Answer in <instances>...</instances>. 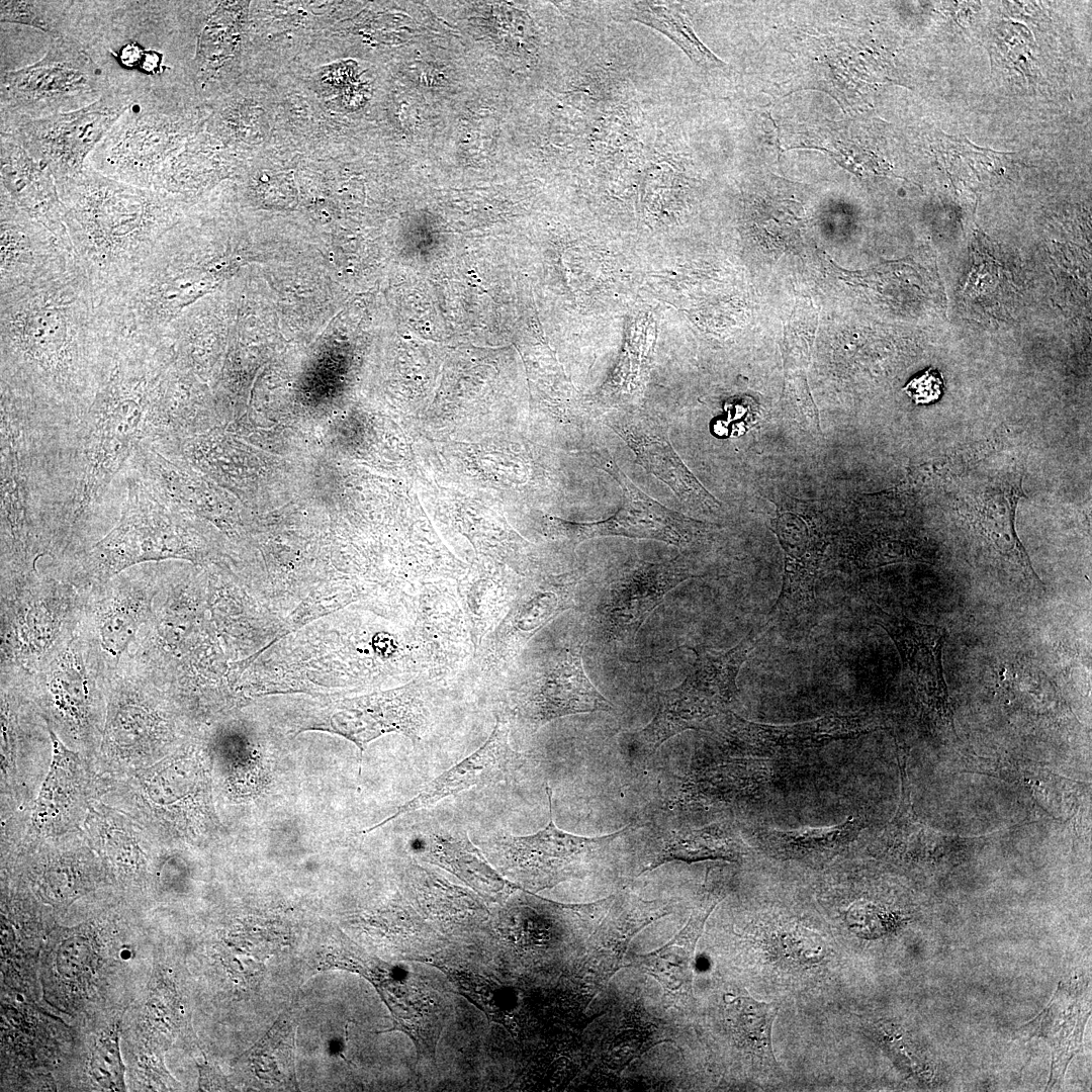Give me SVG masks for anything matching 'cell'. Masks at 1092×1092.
<instances>
[{
	"label": "cell",
	"instance_id": "d6986e66",
	"mask_svg": "<svg viewBox=\"0 0 1092 1092\" xmlns=\"http://www.w3.org/2000/svg\"><path fill=\"white\" fill-rule=\"evenodd\" d=\"M723 714L721 733L726 741L757 755L798 753L856 736L867 729L859 717L839 713L785 725L751 722L728 710Z\"/></svg>",
	"mask_w": 1092,
	"mask_h": 1092
},
{
	"label": "cell",
	"instance_id": "cb8c5ba5",
	"mask_svg": "<svg viewBox=\"0 0 1092 1092\" xmlns=\"http://www.w3.org/2000/svg\"><path fill=\"white\" fill-rule=\"evenodd\" d=\"M79 637L72 639L41 669L44 698L56 717L70 729L92 726L97 703L96 660Z\"/></svg>",
	"mask_w": 1092,
	"mask_h": 1092
},
{
	"label": "cell",
	"instance_id": "603a6c76",
	"mask_svg": "<svg viewBox=\"0 0 1092 1092\" xmlns=\"http://www.w3.org/2000/svg\"><path fill=\"white\" fill-rule=\"evenodd\" d=\"M510 722L503 715L496 716L493 730L487 740L472 754L442 772L430 782L417 796L397 808L395 813L369 832L394 820L400 815L436 804L449 796L473 787L495 784L516 766L517 753L510 745Z\"/></svg>",
	"mask_w": 1092,
	"mask_h": 1092
},
{
	"label": "cell",
	"instance_id": "7402d4cb",
	"mask_svg": "<svg viewBox=\"0 0 1092 1092\" xmlns=\"http://www.w3.org/2000/svg\"><path fill=\"white\" fill-rule=\"evenodd\" d=\"M1022 497H1025L1022 476L1005 473L972 492L968 498V518L993 550L1026 579L1042 584L1015 528L1016 508Z\"/></svg>",
	"mask_w": 1092,
	"mask_h": 1092
},
{
	"label": "cell",
	"instance_id": "4fadbf2b",
	"mask_svg": "<svg viewBox=\"0 0 1092 1092\" xmlns=\"http://www.w3.org/2000/svg\"><path fill=\"white\" fill-rule=\"evenodd\" d=\"M546 791L549 820L545 827L528 836L497 837L490 853L500 875L516 886L534 891L553 887L576 875L625 831L587 838L560 830L553 822L551 789L547 787Z\"/></svg>",
	"mask_w": 1092,
	"mask_h": 1092
},
{
	"label": "cell",
	"instance_id": "52a82bcc",
	"mask_svg": "<svg viewBox=\"0 0 1092 1092\" xmlns=\"http://www.w3.org/2000/svg\"><path fill=\"white\" fill-rule=\"evenodd\" d=\"M168 99L169 89L136 97L91 153L86 167L114 180L161 190L177 142Z\"/></svg>",
	"mask_w": 1092,
	"mask_h": 1092
},
{
	"label": "cell",
	"instance_id": "2e32d148",
	"mask_svg": "<svg viewBox=\"0 0 1092 1092\" xmlns=\"http://www.w3.org/2000/svg\"><path fill=\"white\" fill-rule=\"evenodd\" d=\"M440 682L420 673L404 686L351 701L341 716V733L360 748L372 739L399 732L420 741L431 725V701Z\"/></svg>",
	"mask_w": 1092,
	"mask_h": 1092
},
{
	"label": "cell",
	"instance_id": "5bb4252c",
	"mask_svg": "<svg viewBox=\"0 0 1092 1092\" xmlns=\"http://www.w3.org/2000/svg\"><path fill=\"white\" fill-rule=\"evenodd\" d=\"M694 576L681 555L662 562L636 559L622 565L606 585L598 606V626L605 639L633 641L664 597Z\"/></svg>",
	"mask_w": 1092,
	"mask_h": 1092
},
{
	"label": "cell",
	"instance_id": "8992f818",
	"mask_svg": "<svg viewBox=\"0 0 1092 1092\" xmlns=\"http://www.w3.org/2000/svg\"><path fill=\"white\" fill-rule=\"evenodd\" d=\"M109 88L102 71L76 39H54L31 65L1 74V118L36 119L97 101Z\"/></svg>",
	"mask_w": 1092,
	"mask_h": 1092
},
{
	"label": "cell",
	"instance_id": "1f68e13d",
	"mask_svg": "<svg viewBox=\"0 0 1092 1092\" xmlns=\"http://www.w3.org/2000/svg\"><path fill=\"white\" fill-rule=\"evenodd\" d=\"M522 581L498 574L472 573L459 580L456 593L463 611L473 654L510 609Z\"/></svg>",
	"mask_w": 1092,
	"mask_h": 1092
},
{
	"label": "cell",
	"instance_id": "e0dca14e",
	"mask_svg": "<svg viewBox=\"0 0 1092 1092\" xmlns=\"http://www.w3.org/2000/svg\"><path fill=\"white\" fill-rule=\"evenodd\" d=\"M0 293L32 283L68 266L69 245L0 192Z\"/></svg>",
	"mask_w": 1092,
	"mask_h": 1092
},
{
	"label": "cell",
	"instance_id": "ab89813d",
	"mask_svg": "<svg viewBox=\"0 0 1092 1092\" xmlns=\"http://www.w3.org/2000/svg\"><path fill=\"white\" fill-rule=\"evenodd\" d=\"M118 1034L115 1027L97 1040L89 1065L92 1078L101 1087L112 1091H123L125 1087Z\"/></svg>",
	"mask_w": 1092,
	"mask_h": 1092
},
{
	"label": "cell",
	"instance_id": "ac0fdd59",
	"mask_svg": "<svg viewBox=\"0 0 1092 1092\" xmlns=\"http://www.w3.org/2000/svg\"><path fill=\"white\" fill-rule=\"evenodd\" d=\"M603 422L628 444L636 462L665 483L681 502L709 510L720 507L719 500L673 449L662 418L639 410H618L605 416Z\"/></svg>",
	"mask_w": 1092,
	"mask_h": 1092
},
{
	"label": "cell",
	"instance_id": "30bf717a",
	"mask_svg": "<svg viewBox=\"0 0 1092 1092\" xmlns=\"http://www.w3.org/2000/svg\"><path fill=\"white\" fill-rule=\"evenodd\" d=\"M2 654L26 667L42 668L72 639L76 597L70 586L32 575L5 578Z\"/></svg>",
	"mask_w": 1092,
	"mask_h": 1092
},
{
	"label": "cell",
	"instance_id": "8fae6325",
	"mask_svg": "<svg viewBox=\"0 0 1092 1092\" xmlns=\"http://www.w3.org/2000/svg\"><path fill=\"white\" fill-rule=\"evenodd\" d=\"M581 577L580 572L572 571L523 580L506 616L483 639L459 676L494 686L539 631L576 606Z\"/></svg>",
	"mask_w": 1092,
	"mask_h": 1092
},
{
	"label": "cell",
	"instance_id": "44dd1931",
	"mask_svg": "<svg viewBox=\"0 0 1092 1092\" xmlns=\"http://www.w3.org/2000/svg\"><path fill=\"white\" fill-rule=\"evenodd\" d=\"M785 553L781 593L768 622L808 615L815 606V580L825 541L811 520L791 512H778L771 526Z\"/></svg>",
	"mask_w": 1092,
	"mask_h": 1092
},
{
	"label": "cell",
	"instance_id": "9c48e42d",
	"mask_svg": "<svg viewBox=\"0 0 1092 1092\" xmlns=\"http://www.w3.org/2000/svg\"><path fill=\"white\" fill-rule=\"evenodd\" d=\"M188 549L165 504L138 477H129L121 517L85 554L82 573L102 585L136 564L188 557Z\"/></svg>",
	"mask_w": 1092,
	"mask_h": 1092
},
{
	"label": "cell",
	"instance_id": "f546056e",
	"mask_svg": "<svg viewBox=\"0 0 1092 1092\" xmlns=\"http://www.w3.org/2000/svg\"><path fill=\"white\" fill-rule=\"evenodd\" d=\"M426 860L443 868L478 893L492 899L508 896L517 886L492 868L465 833H430L421 837Z\"/></svg>",
	"mask_w": 1092,
	"mask_h": 1092
},
{
	"label": "cell",
	"instance_id": "4316f807",
	"mask_svg": "<svg viewBox=\"0 0 1092 1092\" xmlns=\"http://www.w3.org/2000/svg\"><path fill=\"white\" fill-rule=\"evenodd\" d=\"M158 592L151 582L118 577L96 603L94 627L103 653L116 662L135 639L143 624L150 622Z\"/></svg>",
	"mask_w": 1092,
	"mask_h": 1092
},
{
	"label": "cell",
	"instance_id": "ba28073f",
	"mask_svg": "<svg viewBox=\"0 0 1092 1092\" xmlns=\"http://www.w3.org/2000/svg\"><path fill=\"white\" fill-rule=\"evenodd\" d=\"M135 98L109 87L97 101L78 110L36 119L1 118V132L44 165L59 188L84 171L91 153Z\"/></svg>",
	"mask_w": 1092,
	"mask_h": 1092
},
{
	"label": "cell",
	"instance_id": "b9f144b4",
	"mask_svg": "<svg viewBox=\"0 0 1092 1092\" xmlns=\"http://www.w3.org/2000/svg\"><path fill=\"white\" fill-rule=\"evenodd\" d=\"M942 387L943 380L940 373L930 367L921 375L911 379L903 390L917 404H925L937 400L942 393Z\"/></svg>",
	"mask_w": 1092,
	"mask_h": 1092
},
{
	"label": "cell",
	"instance_id": "7a4b0ae2",
	"mask_svg": "<svg viewBox=\"0 0 1092 1092\" xmlns=\"http://www.w3.org/2000/svg\"><path fill=\"white\" fill-rule=\"evenodd\" d=\"M173 365L164 340L116 344L114 360L87 410L73 426L68 492L53 518L57 545L67 548L114 475L151 436L155 405Z\"/></svg>",
	"mask_w": 1092,
	"mask_h": 1092
},
{
	"label": "cell",
	"instance_id": "484cf974",
	"mask_svg": "<svg viewBox=\"0 0 1092 1092\" xmlns=\"http://www.w3.org/2000/svg\"><path fill=\"white\" fill-rule=\"evenodd\" d=\"M872 616L894 642L903 672L912 686L923 697L943 708L947 698L942 667L945 630L889 613L876 604H873Z\"/></svg>",
	"mask_w": 1092,
	"mask_h": 1092
},
{
	"label": "cell",
	"instance_id": "5b68a950",
	"mask_svg": "<svg viewBox=\"0 0 1092 1092\" xmlns=\"http://www.w3.org/2000/svg\"><path fill=\"white\" fill-rule=\"evenodd\" d=\"M580 642L543 651L526 664L514 663L495 685H504L509 718L535 732L574 714L610 711L612 704L585 674Z\"/></svg>",
	"mask_w": 1092,
	"mask_h": 1092
},
{
	"label": "cell",
	"instance_id": "f35d334b",
	"mask_svg": "<svg viewBox=\"0 0 1092 1092\" xmlns=\"http://www.w3.org/2000/svg\"><path fill=\"white\" fill-rule=\"evenodd\" d=\"M85 826L92 844L113 863L128 868L141 863L144 855L136 834L117 813L91 809Z\"/></svg>",
	"mask_w": 1092,
	"mask_h": 1092
},
{
	"label": "cell",
	"instance_id": "d590c367",
	"mask_svg": "<svg viewBox=\"0 0 1092 1092\" xmlns=\"http://www.w3.org/2000/svg\"><path fill=\"white\" fill-rule=\"evenodd\" d=\"M727 1009L734 1033L746 1052L763 1066L777 1067L771 1029L778 1006L748 996H738L729 1002Z\"/></svg>",
	"mask_w": 1092,
	"mask_h": 1092
},
{
	"label": "cell",
	"instance_id": "74e56055",
	"mask_svg": "<svg viewBox=\"0 0 1092 1092\" xmlns=\"http://www.w3.org/2000/svg\"><path fill=\"white\" fill-rule=\"evenodd\" d=\"M80 1L2 0V22L28 25L54 39L71 38L77 25Z\"/></svg>",
	"mask_w": 1092,
	"mask_h": 1092
},
{
	"label": "cell",
	"instance_id": "8d00e7d4",
	"mask_svg": "<svg viewBox=\"0 0 1092 1092\" xmlns=\"http://www.w3.org/2000/svg\"><path fill=\"white\" fill-rule=\"evenodd\" d=\"M742 855V844L734 835L719 825H711L673 834L663 843L651 868L673 859L689 862L704 859L738 860Z\"/></svg>",
	"mask_w": 1092,
	"mask_h": 1092
},
{
	"label": "cell",
	"instance_id": "4dcf8cb0",
	"mask_svg": "<svg viewBox=\"0 0 1092 1092\" xmlns=\"http://www.w3.org/2000/svg\"><path fill=\"white\" fill-rule=\"evenodd\" d=\"M859 829V821L849 817L830 827L787 831L761 828L755 837L760 849L770 856L819 867L841 854Z\"/></svg>",
	"mask_w": 1092,
	"mask_h": 1092
},
{
	"label": "cell",
	"instance_id": "7c38bea8",
	"mask_svg": "<svg viewBox=\"0 0 1092 1092\" xmlns=\"http://www.w3.org/2000/svg\"><path fill=\"white\" fill-rule=\"evenodd\" d=\"M596 466L608 473L623 494L622 507L611 517L593 522H568L550 519L551 533L573 544L609 536L650 539L677 547L703 541L708 534L705 523L666 508L644 493L620 469L608 453L589 452Z\"/></svg>",
	"mask_w": 1092,
	"mask_h": 1092
},
{
	"label": "cell",
	"instance_id": "ffe728a7",
	"mask_svg": "<svg viewBox=\"0 0 1092 1092\" xmlns=\"http://www.w3.org/2000/svg\"><path fill=\"white\" fill-rule=\"evenodd\" d=\"M168 723L159 700L138 680L120 678L107 705L103 748L121 760H136L159 751L166 742Z\"/></svg>",
	"mask_w": 1092,
	"mask_h": 1092
},
{
	"label": "cell",
	"instance_id": "f1b7e54d",
	"mask_svg": "<svg viewBox=\"0 0 1092 1092\" xmlns=\"http://www.w3.org/2000/svg\"><path fill=\"white\" fill-rule=\"evenodd\" d=\"M657 703L652 720L632 734L633 744L641 753L650 754L670 737L699 729L704 721L726 711L725 705L687 676L677 687L660 691Z\"/></svg>",
	"mask_w": 1092,
	"mask_h": 1092
},
{
	"label": "cell",
	"instance_id": "277c9868",
	"mask_svg": "<svg viewBox=\"0 0 1092 1092\" xmlns=\"http://www.w3.org/2000/svg\"><path fill=\"white\" fill-rule=\"evenodd\" d=\"M1 556L5 576L33 574L48 548L38 429L30 411L1 393Z\"/></svg>",
	"mask_w": 1092,
	"mask_h": 1092
},
{
	"label": "cell",
	"instance_id": "d4e9b609",
	"mask_svg": "<svg viewBox=\"0 0 1092 1092\" xmlns=\"http://www.w3.org/2000/svg\"><path fill=\"white\" fill-rule=\"evenodd\" d=\"M0 141L1 191L70 246L63 203L51 171L8 133L1 132Z\"/></svg>",
	"mask_w": 1092,
	"mask_h": 1092
},
{
	"label": "cell",
	"instance_id": "836d02e7",
	"mask_svg": "<svg viewBox=\"0 0 1092 1092\" xmlns=\"http://www.w3.org/2000/svg\"><path fill=\"white\" fill-rule=\"evenodd\" d=\"M718 900L708 899L691 915L685 928L667 944L644 957L642 967L670 992L691 991L696 943Z\"/></svg>",
	"mask_w": 1092,
	"mask_h": 1092
},
{
	"label": "cell",
	"instance_id": "e575fe53",
	"mask_svg": "<svg viewBox=\"0 0 1092 1092\" xmlns=\"http://www.w3.org/2000/svg\"><path fill=\"white\" fill-rule=\"evenodd\" d=\"M770 625L771 623L767 621L759 630L751 631L739 643L727 650H714L703 646L691 647L696 659L687 676L727 707L737 695L736 679L740 667L763 638Z\"/></svg>",
	"mask_w": 1092,
	"mask_h": 1092
},
{
	"label": "cell",
	"instance_id": "3957f363",
	"mask_svg": "<svg viewBox=\"0 0 1092 1092\" xmlns=\"http://www.w3.org/2000/svg\"><path fill=\"white\" fill-rule=\"evenodd\" d=\"M58 191L71 250L98 305L177 223L171 193L114 180L89 167Z\"/></svg>",
	"mask_w": 1092,
	"mask_h": 1092
},
{
	"label": "cell",
	"instance_id": "83f0119b",
	"mask_svg": "<svg viewBox=\"0 0 1092 1092\" xmlns=\"http://www.w3.org/2000/svg\"><path fill=\"white\" fill-rule=\"evenodd\" d=\"M53 755L35 801L32 821L43 831L61 830L85 799L88 776L76 752L67 748L48 726Z\"/></svg>",
	"mask_w": 1092,
	"mask_h": 1092
},
{
	"label": "cell",
	"instance_id": "60d3db41",
	"mask_svg": "<svg viewBox=\"0 0 1092 1092\" xmlns=\"http://www.w3.org/2000/svg\"><path fill=\"white\" fill-rule=\"evenodd\" d=\"M90 948L84 939L74 937L68 939L60 947L58 952V969L68 978H78L86 973L90 966Z\"/></svg>",
	"mask_w": 1092,
	"mask_h": 1092
},
{
	"label": "cell",
	"instance_id": "6da1fadb",
	"mask_svg": "<svg viewBox=\"0 0 1092 1092\" xmlns=\"http://www.w3.org/2000/svg\"><path fill=\"white\" fill-rule=\"evenodd\" d=\"M0 385L46 418H79L114 360L96 295L74 259L0 293Z\"/></svg>",
	"mask_w": 1092,
	"mask_h": 1092
},
{
	"label": "cell",
	"instance_id": "d6a6232c",
	"mask_svg": "<svg viewBox=\"0 0 1092 1092\" xmlns=\"http://www.w3.org/2000/svg\"><path fill=\"white\" fill-rule=\"evenodd\" d=\"M616 17L640 22L670 38L697 65L724 66L696 35L680 3L670 1H629L617 5Z\"/></svg>",
	"mask_w": 1092,
	"mask_h": 1092
},
{
	"label": "cell",
	"instance_id": "9a60e30c",
	"mask_svg": "<svg viewBox=\"0 0 1092 1092\" xmlns=\"http://www.w3.org/2000/svg\"><path fill=\"white\" fill-rule=\"evenodd\" d=\"M423 673L445 684L459 676L473 656L466 620L456 589L422 583L416 592L412 625Z\"/></svg>",
	"mask_w": 1092,
	"mask_h": 1092
}]
</instances>
